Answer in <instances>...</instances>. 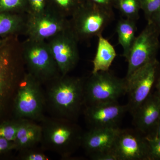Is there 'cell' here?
Returning a JSON list of instances; mask_svg holds the SVG:
<instances>
[{
    "mask_svg": "<svg viewBox=\"0 0 160 160\" xmlns=\"http://www.w3.org/2000/svg\"><path fill=\"white\" fill-rule=\"evenodd\" d=\"M27 6V0H0V12L15 13Z\"/></svg>",
    "mask_w": 160,
    "mask_h": 160,
    "instance_id": "22",
    "label": "cell"
},
{
    "mask_svg": "<svg viewBox=\"0 0 160 160\" xmlns=\"http://www.w3.org/2000/svg\"><path fill=\"white\" fill-rule=\"evenodd\" d=\"M97 50L92 61L93 68L92 73L109 70L117 54L115 49L109 41L102 35L99 36Z\"/></svg>",
    "mask_w": 160,
    "mask_h": 160,
    "instance_id": "17",
    "label": "cell"
},
{
    "mask_svg": "<svg viewBox=\"0 0 160 160\" xmlns=\"http://www.w3.org/2000/svg\"><path fill=\"white\" fill-rule=\"evenodd\" d=\"M8 43L0 48V122L11 118L9 112H12V103L19 78L18 65L13 48Z\"/></svg>",
    "mask_w": 160,
    "mask_h": 160,
    "instance_id": "5",
    "label": "cell"
},
{
    "mask_svg": "<svg viewBox=\"0 0 160 160\" xmlns=\"http://www.w3.org/2000/svg\"><path fill=\"white\" fill-rule=\"evenodd\" d=\"M145 138L149 146V160H160V137L146 135Z\"/></svg>",
    "mask_w": 160,
    "mask_h": 160,
    "instance_id": "24",
    "label": "cell"
},
{
    "mask_svg": "<svg viewBox=\"0 0 160 160\" xmlns=\"http://www.w3.org/2000/svg\"><path fill=\"white\" fill-rule=\"evenodd\" d=\"M50 39L48 45L59 71L67 75L78 62V40L70 27Z\"/></svg>",
    "mask_w": 160,
    "mask_h": 160,
    "instance_id": "10",
    "label": "cell"
},
{
    "mask_svg": "<svg viewBox=\"0 0 160 160\" xmlns=\"http://www.w3.org/2000/svg\"><path fill=\"white\" fill-rule=\"evenodd\" d=\"M23 19L15 13L0 12V38L10 37L23 26Z\"/></svg>",
    "mask_w": 160,
    "mask_h": 160,
    "instance_id": "19",
    "label": "cell"
},
{
    "mask_svg": "<svg viewBox=\"0 0 160 160\" xmlns=\"http://www.w3.org/2000/svg\"><path fill=\"white\" fill-rule=\"evenodd\" d=\"M93 160H118L112 150L94 153L89 156Z\"/></svg>",
    "mask_w": 160,
    "mask_h": 160,
    "instance_id": "28",
    "label": "cell"
},
{
    "mask_svg": "<svg viewBox=\"0 0 160 160\" xmlns=\"http://www.w3.org/2000/svg\"><path fill=\"white\" fill-rule=\"evenodd\" d=\"M20 119L11 118L0 122V138L14 142Z\"/></svg>",
    "mask_w": 160,
    "mask_h": 160,
    "instance_id": "21",
    "label": "cell"
},
{
    "mask_svg": "<svg viewBox=\"0 0 160 160\" xmlns=\"http://www.w3.org/2000/svg\"><path fill=\"white\" fill-rule=\"evenodd\" d=\"M154 135L156 136L160 137V119L158 123L156 129H155L154 133L152 135Z\"/></svg>",
    "mask_w": 160,
    "mask_h": 160,
    "instance_id": "33",
    "label": "cell"
},
{
    "mask_svg": "<svg viewBox=\"0 0 160 160\" xmlns=\"http://www.w3.org/2000/svg\"><path fill=\"white\" fill-rule=\"evenodd\" d=\"M126 91L125 78H118L109 70L92 73L85 81V106L117 102Z\"/></svg>",
    "mask_w": 160,
    "mask_h": 160,
    "instance_id": "4",
    "label": "cell"
},
{
    "mask_svg": "<svg viewBox=\"0 0 160 160\" xmlns=\"http://www.w3.org/2000/svg\"><path fill=\"white\" fill-rule=\"evenodd\" d=\"M116 8L126 18L136 21L141 9L140 0H118Z\"/></svg>",
    "mask_w": 160,
    "mask_h": 160,
    "instance_id": "20",
    "label": "cell"
},
{
    "mask_svg": "<svg viewBox=\"0 0 160 160\" xmlns=\"http://www.w3.org/2000/svg\"><path fill=\"white\" fill-rule=\"evenodd\" d=\"M159 63L157 59L142 66L126 79L129 112L132 114L148 98L157 80Z\"/></svg>",
    "mask_w": 160,
    "mask_h": 160,
    "instance_id": "9",
    "label": "cell"
},
{
    "mask_svg": "<svg viewBox=\"0 0 160 160\" xmlns=\"http://www.w3.org/2000/svg\"><path fill=\"white\" fill-rule=\"evenodd\" d=\"M15 150L14 142L0 138V156Z\"/></svg>",
    "mask_w": 160,
    "mask_h": 160,
    "instance_id": "29",
    "label": "cell"
},
{
    "mask_svg": "<svg viewBox=\"0 0 160 160\" xmlns=\"http://www.w3.org/2000/svg\"><path fill=\"white\" fill-rule=\"evenodd\" d=\"M137 129H120L112 150L118 160H149L145 136Z\"/></svg>",
    "mask_w": 160,
    "mask_h": 160,
    "instance_id": "11",
    "label": "cell"
},
{
    "mask_svg": "<svg viewBox=\"0 0 160 160\" xmlns=\"http://www.w3.org/2000/svg\"><path fill=\"white\" fill-rule=\"evenodd\" d=\"M129 112L127 105L118 102L86 106L84 117L89 129L106 127H119L126 112Z\"/></svg>",
    "mask_w": 160,
    "mask_h": 160,
    "instance_id": "12",
    "label": "cell"
},
{
    "mask_svg": "<svg viewBox=\"0 0 160 160\" xmlns=\"http://www.w3.org/2000/svg\"><path fill=\"white\" fill-rule=\"evenodd\" d=\"M64 19L45 10L38 14L31 13L27 23L29 39L45 41L69 28Z\"/></svg>",
    "mask_w": 160,
    "mask_h": 160,
    "instance_id": "13",
    "label": "cell"
},
{
    "mask_svg": "<svg viewBox=\"0 0 160 160\" xmlns=\"http://www.w3.org/2000/svg\"><path fill=\"white\" fill-rule=\"evenodd\" d=\"M149 22L153 23L160 32V8L152 16Z\"/></svg>",
    "mask_w": 160,
    "mask_h": 160,
    "instance_id": "31",
    "label": "cell"
},
{
    "mask_svg": "<svg viewBox=\"0 0 160 160\" xmlns=\"http://www.w3.org/2000/svg\"><path fill=\"white\" fill-rule=\"evenodd\" d=\"M141 9L144 12L147 22L160 8V0H140Z\"/></svg>",
    "mask_w": 160,
    "mask_h": 160,
    "instance_id": "25",
    "label": "cell"
},
{
    "mask_svg": "<svg viewBox=\"0 0 160 160\" xmlns=\"http://www.w3.org/2000/svg\"><path fill=\"white\" fill-rule=\"evenodd\" d=\"M41 84L29 73L20 80L12 103V118L41 122L45 117L46 96Z\"/></svg>",
    "mask_w": 160,
    "mask_h": 160,
    "instance_id": "3",
    "label": "cell"
},
{
    "mask_svg": "<svg viewBox=\"0 0 160 160\" xmlns=\"http://www.w3.org/2000/svg\"><path fill=\"white\" fill-rule=\"evenodd\" d=\"M41 142L45 149L69 157L81 146L84 132L75 121L64 118L44 117Z\"/></svg>",
    "mask_w": 160,
    "mask_h": 160,
    "instance_id": "2",
    "label": "cell"
},
{
    "mask_svg": "<svg viewBox=\"0 0 160 160\" xmlns=\"http://www.w3.org/2000/svg\"><path fill=\"white\" fill-rule=\"evenodd\" d=\"M23 55L29 73L42 83L57 77V65L45 41L29 39L25 43Z\"/></svg>",
    "mask_w": 160,
    "mask_h": 160,
    "instance_id": "7",
    "label": "cell"
},
{
    "mask_svg": "<svg viewBox=\"0 0 160 160\" xmlns=\"http://www.w3.org/2000/svg\"><path fill=\"white\" fill-rule=\"evenodd\" d=\"M86 1L103 8L112 9L113 7H115L118 0H86Z\"/></svg>",
    "mask_w": 160,
    "mask_h": 160,
    "instance_id": "30",
    "label": "cell"
},
{
    "mask_svg": "<svg viewBox=\"0 0 160 160\" xmlns=\"http://www.w3.org/2000/svg\"><path fill=\"white\" fill-rule=\"evenodd\" d=\"M50 81L45 92L46 105L54 117L75 121L85 106V81L67 75Z\"/></svg>",
    "mask_w": 160,
    "mask_h": 160,
    "instance_id": "1",
    "label": "cell"
},
{
    "mask_svg": "<svg viewBox=\"0 0 160 160\" xmlns=\"http://www.w3.org/2000/svg\"><path fill=\"white\" fill-rule=\"evenodd\" d=\"M156 88L157 89L156 92L160 93V77L158 78L156 84Z\"/></svg>",
    "mask_w": 160,
    "mask_h": 160,
    "instance_id": "34",
    "label": "cell"
},
{
    "mask_svg": "<svg viewBox=\"0 0 160 160\" xmlns=\"http://www.w3.org/2000/svg\"><path fill=\"white\" fill-rule=\"evenodd\" d=\"M160 32L153 23L148 22L142 32L136 37L126 59L127 79L140 69L156 58L160 47Z\"/></svg>",
    "mask_w": 160,
    "mask_h": 160,
    "instance_id": "8",
    "label": "cell"
},
{
    "mask_svg": "<svg viewBox=\"0 0 160 160\" xmlns=\"http://www.w3.org/2000/svg\"><path fill=\"white\" fill-rule=\"evenodd\" d=\"M11 39L10 37L6 38H0V48L6 45L9 42V40Z\"/></svg>",
    "mask_w": 160,
    "mask_h": 160,
    "instance_id": "32",
    "label": "cell"
},
{
    "mask_svg": "<svg viewBox=\"0 0 160 160\" xmlns=\"http://www.w3.org/2000/svg\"><path fill=\"white\" fill-rule=\"evenodd\" d=\"M119 130V127L89 129L83 133L81 146L89 156L112 150Z\"/></svg>",
    "mask_w": 160,
    "mask_h": 160,
    "instance_id": "15",
    "label": "cell"
},
{
    "mask_svg": "<svg viewBox=\"0 0 160 160\" xmlns=\"http://www.w3.org/2000/svg\"><path fill=\"white\" fill-rule=\"evenodd\" d=\"M137 28L136 21L130 19H122L118 22L116 31L119 43L122 47L123 56L127 58L134 42Z\"/></svg>",
    "mask_w": 160,
    "mask_h": 160,
    "instance_id": "18",
    "label": "cell"
},
{
    "mask_svg": "<svg viewBox=\"0 0 160 160\" xmlns=\"http://www.w3.org/2000/svg\"><path fill=\"white\" fill-rule=\"evenodd\" d=\"M42 129L41 125L33 120L20 119L16 136L14 142L15 150L18 151L35 147L41 142Z\"/></svg>",
    "mask_w": 160,
    "mask_h": 160,
    "instance_id": "16",
    "label": "cell"
},
{
    "mask_svg": "<svg viewBox=\"0 0 160 160\" xmlns=\"http://www.w3.org/2000/svg\"><path fill=\"white\" fill-rule=\"evenodd\" d=\"M70 28L78 39L102 35L114 18L112 9H106L86 1L72 15Z\"/></svg>",
    "mask_w": 160,
    "mask_h": 160,
    "instance_id": "6",
    "label": "cell"
},
{
    "mask_svg": "<svg viewBox=\"0 0 160 160\" xmlns=\"http://www.w3.org/2000/svg\"><path fill=\"white\" fill-rule=\"evenodd\" d=\"M61 10L72 15L86 2V0H52Z\"/></svg>",
    "mask_w": 160,
    "mask_h": 160,
    "instance_id": "23",
    "label": "cell"
},
{
    "mask_svg": "<svg viewBox=\"0 0 160 160\" xmlns=\"http://www.w3.org/2000/svg\"><path fill=\"white\" fill-rule=\"evenodd\" d=\"M27 5L32 14L41 13L46 10V0H27Z\"/></svg>",
    "mask_w": 160,
    "mask_h": 160,
    "instance_id": "27",
    "label": "cell"
},
{
    "mask_svg": "<svg viewBox=\"0 0 160 160\" xmlns=\"http://www.w3.org/2000/svg\"><path fill=\"white\" fill-rule=\"evenodd\" d=\"M18 158L22 160H48L49 158L42 151L35 147L19 151Z\"/></svg>",
    "mask_w": 160,
    "mask_h": 160,
    "instance_id": "26",
    "label": "cell"
},
{
    "mask_svg": "<svg viewBox=\"0 0 160 160\" xmlns=\"http://www.w3.org/2000/svg\"><path fill=\"white\" fill-rule=\"evenodd\" d=\"M156 93L158 95V96L159 97V98H160V93H157V92H156Z\"/></svg>",
    "mask_w": 160,
    "mask_h": 160,
    "instance_id": "35",
    "label": "cell"
},
{
    "mask_svg": "<svg viewBox=\"0 0 160 160\" xmlns=\"http://www.w3.org/2000/svg\"><path fill=\"white\" fill-rule=\"evenodd\" d=\"M131 115L136 129L146 135L153 134L160 119L159 97L150 94Z\"/></svg>",
    "mask_w": 160,
    "mask_h": 160,
    "instance_id": "14",
    "label": "cell"
}]
</instances>
